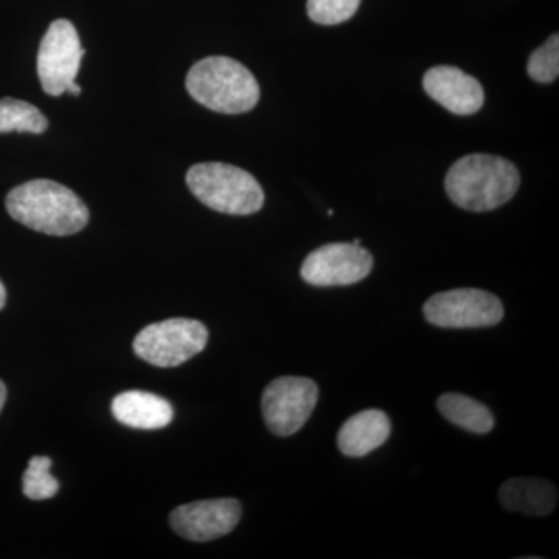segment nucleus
Segmentation results:
<instances>
[{"instance_id":"f03ea898","label":"nucleus","mask_w":559,"mask_h":559,"mask_svg":"<svg viewBox=\"0 0 559 559\" xmlns=\"http://www.w3.org/2000/svg\"><path fill=\"white\" fill-rule=\"evenodd\" d=\"M521 176L516 165L492 154H469L448 171L444 189L459 207L489 212L518 193Z\"/></svg>"},{"instance_id":"dca6fc26","label":"nucleus","mask_w":559,"mask_h":559,"mask_svg":"<svg viewBox=\"0 0 559 559\" xmlns=\"http://www.w3.org/2000/svg\"><path fill=\"white\" fill-rule=\"evenodd\" d=\"M49 127L46 116L31 103L16 98L0 100V134L5 132H32L40 134Z\"/></svg>"},{"instance_id":"1a4fd4ad","label":"nucleus","mask_w":559,"mask_h":559,"mask_svg":"<svg viewBox=\"0 0 559 559\" xmlns=\"http://www.w3.org/2000/svg\"><path fill=\"white\" fill-rule=\"evenodd\" d=\"M373 257L369 250L353 242H331L312 250L301 264V278L308 285L348 286L369 277Z\"/></svg>"},{"instance_id":"aec40b11","label":"nucleus","mask_w":559,"mask_h":559,"mask_svg":"<svg viewBox=\"0 0 559 559\" xmlns=\"http://www.w3.org/2000/svg\"><path fill=\"white\" fill-rule=\"evenodd\" d=\"M7 400V388L2 381H0V412L3 409V404H5Z\"/></svg>"},{"instance_id":"4468645a","label":"nucleus","mask_w":559,"mask_h":559,"mask_svg":"<svg viewBox=\"0 0 559 559\" xmlns=\"http://www.w3.org/2000/svg\"><path fill=\"white\" fill-rule=\"evenodd\" d=\"M503 509L527 516H547L555 510L558 491L549 480L518 477L507 480L499 489Z\"/></svg>"},{"instance_id":"0eeeda50","label":"nucleus","mask_w":559,"mask_h":559,"mask_svg":"<svg viewBox=\"0 0 559 559\" xmlns=\"http://www.w3.org/2000/svg\"><path fill=\"white\" fill-rule=\"evenodd\" d=\"M318 401L319 388L310 378H277L261 399L264 423L274 436H293L310 419Z\"/></svg>"},{"instance_id":"9d476101","label":"nucleus","mask_w":559,"mask_h":559,"mask_svg":"<svg viewBox=\"0 0 559 559\" xmlns=\"http://www.w3.org/2000/svg\"><path fill=\"white\" fill-rule=\"evenodd\" d=\"M242 509L237 499H210L186 503L173 510L171 528L194 543L223 538L240 524Z\"/></svg>"},{"instance_id":"7ed1b4c3","label":"nucleus","mask_w":559,"mask_h":559,"mask_svg":"<svg viewBox=\"0 0 559 559\" xmlns=\"http://www.w3.org/2000/svg\"><path fill=\"white\" fill-rule=\"evenodd\" d=\"M186 84L194 100L215 112H248L260 100L255 76L241 62L227 57L198 61L190 69Z\"/></svg>"},{"instance_id":"ddd939ff","label":"nucleus","mask_w":559,"mask_h":559,"mask_svg":"<svg viewBox=\"0 0 559 559\" xmlns=\"http://www.w3.org/2000/svg\"><path fill=\"white\" fill-rule=\"evenodd\" d=\"M112 414L121 425L143 430L165 428L175 417L167 400L142 390H128L117 395L112 401Z\"/></svg>"},{"instance_id":"6ab92c4d","label":"nucleus","mask_w":559,"mask_h":559,"mask_svg":"<svg viewBox=\"0 0 559 559\" xmlns=\"http://www.w3.org/2000/svg\"><path fill=\"white\" fill-rule=\"evenodd\" d=\"M360 0H308V16L316 24L337 25L352 20Z\"/></svg>"},{"instance_id":"39448f33","label":"nucleus","mask_w":559,"mask_h":559,"mask_svg":"<svg viewBox=\"0 0 559 559\" xmlns=\"http://www.w3.org/2000/svg\"><path fill=\"white\" fill-rule=\"evenodd\" d=\"M209 330L200 320L168 319L151 323L135 336V355L151 366L178 367L207 347Z\"/></svg>"},{"instance_id":"2eb2a0df","label":"nucleus","mask_w":559,"mask_h":559,"mask_svg":"<svg viewBox=\"0 0 559 559\" xmlns=\"http://www.w3.org/2000/svg\"><path fill=\"white\" fill-rule=\"evenodd\" d=\"M440 414L452 425L473 433H488L495 428V417L479 401L460 393H444L437 401Z\"/></svg>"},{"instance_id":"f8f14e48","label":"nucleus","mask_w":559,"mask_h":559,"mask_svg":"<svg viewBox=\"0 0 559 559\" xmlns=\"http://www.w3.org/2000/svg\"><path fill=\"white\" fill-rule=\"evenodd\" d=\"M392 425L385 412L369 409L353 415L337 433V447L347 457H364L388 441Z\"/></svg>"},{"instance_id":"6e6552de","label":"nucleus","mask_w":559,"mask_h":559,"mask_svg":"<svg viewBox=\"0 0 559 559\" xmlns=\"http://www.w3.org/2000/svg\"><path fill=\"white\" fill-rule=\"evenodd\" d=\"M84 53L86 50L81 47L72 22H51L38 53V76L46 94L60 97L68 92L70 84L76 81Z\"/></svg>"},{"instance_id":"f3484780","label":"nucleus","mask_w":559,"mask_h":559,"mask_svg":"<svg viewBox=\"0 0 559 559\" xmlns=\"http://www.w3.org/2000/svg\"><path fill=\"white\" fill-rule=\"evenodd\" d=\"M51 459L46 455H36L28 462L22 477L24 495L32 500H46L57 496L60 484L50 474Z\"/></svg>"},{"instance_id":"a211bd4d","label":"nucleus","mask_w":559,"mask_h":559,"mask_svg":"<svg viewBox=\"0 0 559 559\" xmlns=\"http://www.w3.org/2000/svg\"><path fill=\"white\" fill-rule=\"evenodd\" d=\"M528 75L538 83H551L559 73V36L555 33L543 47L533 51L527 64Z\"/></svg>"},{"instance_id":"423d86ee","label":"nucleus","mask_w":559,"mask_h":559,"mask_svg":"<svg viewBox=\"0 0 559 559\" xmlns=\"http://www.w3.org/2000/svg\"><path fill=\"white\" fill-rule=\"evenodd\" d=\"M423 314L440 329H485L503 319V305L487 290L460 288L430 297Z\"/></svg>"},{"instance_id":"f257e3e1","label":"nucleus","mask_w":559,"mask_h":559,"mask_svg":"<svg viewBox=\"0 0 559 559\" xmlns=\"http://www.w3.org/2000/svg\"><path fill=\"white\" fill-rule=\"evenodd\" d=\"M10 216L28 229L53 237L79 234L90 223V210L79 194L49 179H35L10 191Z\"/></svg>"},{"instance_id":"9b49d317","label":"nucleus","mask_w":559,"mask_h":559,"mask_svg":"<svg viewBox=\"0 0 559 559\" xmlns=\"http://www.w3.org/2000/svg\"><path fill=\"white\" fill-rule=\"evenodd\" d=\"M423 87L432 100L455 116H473L485 102L479 81L454 66H436L425 73Z\"/></svg>"},{"instance_id":"412c9836","label":"nucleus","mask_w":559,"mask_h":559,"mask_svg":"<svg viewBox=\"0 0 559 559\" xmlns=\"http://www.w3.org/2000/svg\"><path fill=\"white\" fill-rule=\"evenodd\" d=\"M5 301H7L5 286H3V283L0 282V310H3V307H5Z\"/></svg>"},{"instance_id":"20e7f679","label":"nucleus","mask_w":559,"mask_h":559,"mask_svg":"<svg viewBox=\"0 0 559 559\" xmlns=\"http://www.w3.org/2000/svg\"><path fill=\"white\" fill-rule=\"evenodd\" d=\"M187 186L202 204L226 215H252L264 204L259 180L235 165L221 162L193 165L187 173Z\"/></svg>"}]
</instances>
